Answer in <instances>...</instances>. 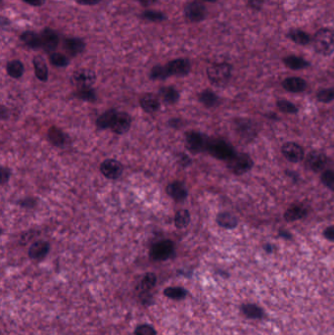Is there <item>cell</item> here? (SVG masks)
<instances>
[{
	"mask_svg": "<svg viewBox=\"0 0 334 335\" xmlns=\"http://www.w3.org/2000/svg\"><path fill=\"white\" fill-rule=\"evenodd\" d=\"M314 48L323 56L332 55L334 52V31L331 28H321L314 37Z\"/></svg>",
	"mask_w": 334,
	"mask_h": 335,
	"instance_id": "cell-1",
	"label": "cell"
},
{
	"mask_svg": "<svg viewBox=\"0 0 334 335\" xmlns=\"http://www.w3.org/2000/svg\"><path fill=\"white\" fill-rule=\"evenodd\" d=\"M207 76L211 84L216 86H224L230 80L231 66L227 63L213 64L207 69Z\"/></svg>",
	"mask_w": 334,
	"mask_h": 335,
	"instance_id": "cell-2",
	"label": "cell"
},
{
	"mask_svg": "<svg viewBox=\"0 0 334 335\" xmlns=\"http://www.w3.org/2000/svg\"><path fill=\"white\" fill-rule=\"evenodd\" d=\"M206 150L215 158L226 162L236 154L234 148L228 142L221 139L209 140Z\"/></svg>",
	"mask_w": 334,
	"mask_h": 335,
	"instance_id": "cell-3",
	"label": "cell"
},
{
	"mask_svg": "<svg viewBox=\"0 0 334 335\" xmlns=\"http://www.w3.org/2000/svg\"><path fill=\"white\" fill-rule=\"evenodd\" d=\"M233 131L243 143L252 142L258 134L257 126L249 119H238L233 122Z\"/></svg>",
	"mask_w": 334,
	"mask_h": 335,
	"instance_id": "cell-4",
	"label": "cell"
},
{
	"mask_svg": "<svg viewBox=\"0 0 334 335\" xmlns=\"http://www.w3.org/2000/svg\"><path fill=\"white\" fill-rule=\"evenodd\" d=\"M226 164L228 169L236 175H242L254 166L252 158L246 153H236Z\"/></svg>",
	"mask_w": 334,
	"mask_h": 335,
	"instance_id": "cell-5",
	"label": "cell"
},
{
	"mask_svg": "<svg viewBox=\"0 0 334 335\" xmlns=\"http://www.w3.org/2000/svg\"><path fill=\"white\" fill-rule=\"evenodd\" d=\"M208 141L209 140L204 135L196 132H190L187 133L185 137V147L189 152L197 154L207 149Z\"/></svg>",
	"mask_w": 334,
	"mask_h": 335,
	"instance_id": "cell-6",
	"label": "cell"
},
{
	"mask_svg": "<svg viewBox=\"0 0 334 335\" xmlns=\"http://www.w3.org/2000/svg\"><path fill=\"white\" fill-rule=\"evenodd\" d=\"M206 15H207L206 7L198 1L189 2L184 7L185 19L191 23L202 22L206 18Z\"/></svg>",
	"mask_w": 334,
	"mask_h": 335,
	"instance_id": "cell-7",
	"label": "cell"
},
{
	"mask_svg": "<svg viewBox=\"0 0 334 335\" xmlns=\"http://www.w3.org/2000/svg\"><path fill=\"white\" fill-rule=\"evenodd\" d=\"M71 81L78 88H88L95 84L96 74L90 69H78L74 72Z\"/></svg>",
	"mask_w": 334,
	"mask_h": 335,
	"instance_id": "cell-8",
	"label": "cell"
},
{
	"mask_svg": "<svg viewBox=\"0 0 334 335\" xmlns=\"http://www.w3.org/2000/svg\"><path fill=\"white\" fill-rule=\"evenodd\" d=\"M174 252L175 246L171 240H162L153 245L150 256L156 261H165L170 259L174 255Z\"/></svg>",
	"mask_w": 334,
	"mask_h": 335,
	"instance_id": "cell-9",
	"label": "cell"
},
{
	"mask_svg": "<svg viewBox=\"0 0 334 335\" xmlns=\"http://www.w3.org/2000/svg\"><path fill=\"white\" fill-rule=\"evenodd\" d=\"M41 48L48 53H53L59 44L58 33L50 28H45L40 33Z\"/></svg>",
	"mask_w": 334,
	"mask_h": 335,
	"instance_id": "cell-10",
	"label": "cell"
},
{
	"mask_svg": "<svg viewBox=\"0 0 334 335\" xmlns=\"http://www.w3.org/2000/svg\"><path fill=\"white\" fill-rule=\"evenodd\" d=\"M169 73L171 76L184 77L190 73L191 64L186 58H178L170 61L167 65Z\"/></svg>",
	"mask_w": 334,
	"mask_h": 335,
	"instance_id": "cell-11",
	"label": "cell"
},
{
	"mask_svg": "<svg viewBox=\"0 0 334 335\" xmlns=\"http://www.w3.org/2000/svg\"><path fill=\"white\" fill-rule=\"evenodd\" d=\"M282 155L292 163H299L304 159V149L295 142H286L281 148Z\"/></svg>",
	"mask_w": 334,
	"mask_h": 335,
	"instance_id": "cell-12",
	"label": "cell"
},
{
	"mask_svg": "<svg viewBox=\"0 0 334 335\" xmlns=\"http://www.w3.org/2000/svg\"><path fill=\"white\" fill-rule=\"evenodd\" d=\"M101 172L110 179H116L121 176L122 173V166L121 163L114 159H107L105 160L100 166Z\"/></svg>",
	"mask_w": 334,
	"mask_h": 335,
	"instance_id": "cell-13",
	"label": "cell"
},
{
	"mask_svg": "<svg viewBox=\"0 0 334 335\" xmlns=\"http://www.w3.org/2000/svg\"><path fill=\"white\" fill-rule=\"evenodd\" d=\"M328 162L327 156L319 151H312L306 158V166L313 171H320L326 167Z\"/></svg>",
	"mask_w": 334,
	"mask_h": 335,
	"instance_id": "cell-14",
	"label": "cell"
},
{
	"mask_svg": "<svg viewBox=\"0 0 334 335\" xmlns=\"http://www.w3.org/2000/svg\"><path fill=\"white\" fill-rule=\"evenodd\" d=\"M64 49L72 57L83 53L86 49V42L80 37H68L64 40Z\"/></svg>",
	"mask_w": 334,
	"mask_h": 335,
	"instance_id": "cell-15",
	"label": "cell"
},
{
	"mask_svg": "<svg viewBox=\"0 0 334 335\" xmlns=\"http://www.w3.org/2000/svg\"><path fill=\"white\" fill-rule=\"evenodd\" d=\"M130 126H131L130 116L124 112H121V113H117V116L114 120V123L111 129L115 134L123 135L128 132V130L130 129Z\"/></svg>",
	"mask_w": 334,
	"mask_h": 335,
	"instance_id": "cell-16",
	"label": "cell"
},
{
	"mask_svg": "<svg viewBox=\"0 0 334 335\" xmlns=\"http://www.w3.org/2000/svg\"><path fill=\"white\" fill-rule=\"evenodd\" d=\"M308 215V210L303 204H293L284 213V220L288 223L299 221Z\"/></svg>",
	"mask_w": 334,
	"mask_h": 335,
	"instance_id": "cell-17",
	"label": "cell"
},
{
	"mask_svg": "<svg viewBox=\"0 0 334 335\" xmlns=\"http://www.w3.org/2000/svg\"><path fill=\"white\" fill-rule=\"evenodd\" d=\"M167 193L171 198H173L177 202H182L186 199L188 195L187 188L181 181L171 182L167 186Z\"/></svg>",
	"mask_w": 334,
	"mask_h": 335,
	"instance_id": "cell-18",
	"label": "cell"
},
{
	"mask_svg": "<svg viewBox=\"0 0 334 335\" xmlns=\"http://www.w3.org/2000/svg\"><path fill=\"white\" fill-rule=\"evenodd\" d=\"M282 87L289 92L298 93V92H302L307 88V83L302 78L291 77V78L285 79L282 82Z\"/></svg>",
	"mask_w": 334,
	"mask_h": 335,
	"instance_id": "cell-19",
	"label": "cell"
},
{
	"mask_svg": "<svg viewBox=\"0 0 334 335\" xmlns=\"http://www.w3.org/2000/svg\"><path fill=\"white\" fill-rule=\"evenodd\" d=\"M34 73L36 78L41 82H46L48 80V68L45 60L42 56H34L32 59Z\"/></svg>",
	"mask_w": 334,
	"mask_h": 335,
	"instance_id": "cell-20",
	"label": "cell"
},
{
	"mask_svg": "<svg viewBox=\"0 0 334 335\" xmlns=\"http://www.w3.org/2000/svg\"><path fill=\"white\" fill-rule=\"evenodd\" d=\"M50 246L46 241H36L34 242L29 249V256L32 260H41L43 259L49 252Z\"/></svg>",
	"mask_w": 334,
	"mask_h": 335,
	"instance_id": "cell-21",
	"label": "cell"
},
{
	"mask_svg": "<svg viewBox=\"0 0 334 335\" xmlns=\"http://www.w3.org/2000/svg\"><path fill=\"white\" fill-rule=\"evenodd\" d=\"M20 39L22 40L25 45H27L30 49H39L41 48V38L40 34L32 31V30H27L23 32L20 36Z\"/></svg>",
	"mask_w": 334,
	"mask_h": 335,
	"instance_id": "cell-22",
	"label": "cell"
},
{
	"mask_svg": "<svg viewBox=\"0 0 334 335\" xmlns=\"http://www.w3.org/2000/svg\"><path fill=\"white\" fill-rule=\"evenodd\" d=\"M217 223L226 229H233L238 225V219L229 212H223L217 216Z\"/></svg>",
	"mask_w": 334,
	"mask_h": 335,
	"instance_id": "cell-23",
	"label": "cell"
},
{
	"mask_svg": "<svg viewBox=\"0 0 334 335\" xmlns=\"http://www.w3.org/2000/svg\"><path fill=\"white\" fill-rule=\"evenodd\" d=\"M141 108L149 114H153L159 110L160 102L159 99L153 94H146L140 99Z\"/></svg>",
	"mask_w": 334,
	"mask_h": 335,
	"instance_id": "cell-24",
	"label": "cell"
},
{
	"mask_svg": "<svg viewBox=\"0 0 334 335\" xmlns=\"http://www.w3.org/2000/svg\"><path fill=\"white\" fill-rule=\"evenodd\" d=\"M283 63L284 65L294 71L297 70H302V69H306L310 66V63L308 61H306L303 58L298 57V56H287L283 59Z\"/></svg>",
	"mask_w": 334,
	"mask_h": 335,
	"instance_id": "cell-25",
	"label": "cell"
},
{
	"mask_svg": "<svg viewBox=\"0 0 334 335\" xmlns=\"http://www.w3.org/2000/svg\"><path fill=\"white\" fill-rule=\"evenodd\" d=\"M160 95L163 99L164 102H166L167 104L173 105L175 103H177L180 99V93L179 91L172 86H167V87H162L160 89Z\"/></svg>",
	"mask_w": 334,
	"mask_h": 335,
	"instance_id": "cell-26",
	"label": "cell"
},
{
	"mask_svg": "<svg viewBox=\"0 0 334 335\" xmlns=\"http://www.w3.org/2000/svg\"><path fill=\"white\" fill-rule=\"evenodd\" d=\"M287 37L289 39H291L293 42H295L297 44H300V45H307L311 41L310 35L307 32H305L304 30L299 29V28L290 29L287 33Z\"/></svg>",
	"mask_w": 334,
	"mask_h": 335,
	"instance_id": "cell-27",
	"label": "cell"
},
{
	"mask_svg": "<svg viewBox=\"0 0 334 335\" xmlns=\"http://www.w3.org/2000/svg\"><path fill=\"white\" fill-rule=\"evenodd\" d=\"M117 113L118 112L115 111V110H108V111L103 113L97 119V122H96L97 128L100 129V130H105V129L111 128L113 123H114V120L117 116Z\"/></svg>",
	"mask_w": 334,
	"mask_h": 335,
	"instance_id": "cell-28",
	"label": "cell"
},
{
	"mask_svg": "<svg viewBox=\"0 0 334 335\" xmlns=\"http://www.w3.org/2000/svg\"><path fill=\"white\" fill-rule=\"evenodd\" d=\"M6 71L11 78L20 79L24 74V65L20 60H12L7 63Z\"/></svg>",
	"mask_w": 334,
	"mask_h": 335,
	"instance_id": "cell-29",
	"label": "cell"
},
{
	"mask_svg": "<svg viewBox=\"0 0 334 335\" xmlns=\"http://www.w3.org/2000/svg\"><path fill=\"white\" fill-rule=\"evenodd\" d=\"M199 101L206 107H215L219 104L218 95L210 89L202 91L199 95Z\"/></svg>",
	"mask_w": 334,
	"mask_h": 335,
	"instance_id": "cell-30",
	"label": "cell"
},
{
	"mask_svg": "<svg viewBox=\"0 0 334 335\" xmlns=\"http://www.w3.org/2000/svg\"><path fill=\"white\" fill-rule=\"evenodd\" d=\"M241 311L247 318L253 320L261 319L264 316L263 310L255 304H244L241 307Z\"/></svg>",
	"mask_w": 334,
	"mask_h": 335,
	"instance_id": "cell-31",
	"label": "cell"
},
{
	"mask_svg": "<svg viewBox=\"0 0 334 335\" xmlns=\"http://www.w3.org/2000/svg\"><path fill=\"white\" fill-rule=\"evenodd\" d=\"M156 281H157V279H156V276L154 274H152V273L146 274L139 283V290L141 291V294L149 293L151 291L152 288L155 286Z\"/></svg>",
	"mask_w": 334,
	"mask_h": 335,
	"instance_id": "cell-32",
	"label": "cell"
},
{
	"mask_svg": "<svg viewBox=\"0 0 334 335\" xmlns=\"http://www.w3.org/2000/svg\"><path fill=\"white\" fill-rule=\"evenodd\" d=\"M47 135H48L49 141L55 146H62L65 143L66 137H65L64 133L61 131L60 129H58L56 127H52L48 131Z\"/></svg>",
	"mask_w": 334,
	"mask_h": 335,
	"instance_id": "cell-33",
	"label": "cell"
},
{
	"mask_svg": "<svg viewBox=\"0 0 334 335\" xmlns=\"http://www.w3.org/2000/svg\"><path fill=\"white\" fill-rule=\"evenodd\" d=\"M187 293L182 287H168L164 290V295L173 300H182L186 297Z\"/></svg>",
	"mask_w": 334,
	"mask_h": 335,
	"instance_id": "cell-34",
	"label": "cell"
},
{
	"mask_svg": "<svg viewBox=\"0 0 334 335\" xmlns=\"http://www.w3.org/2000/svg\"><path fill=\"white\" fill-rule=\"evenodd\" d=\"M140 17L146 21L150 22H163L167 20L166 14L157 10H145L140 14Z\"/></svg>",
	"mask_w": 334,
	"mask_h": 335,
	"instance_id": "cell-35",
	"label": "cell"
},
{
	"mask_svg": "<svg viewBox=\"0 0 334 335\" xmlns=\"http://www.w3.org/2000/svg\"><path fill=\"white\" fill-rule=\"evenodd\" d=\"M150 79L152 80H166L169 78L171 75L169 73V70L167 66H162V65H156L154 66L150 71Z\"/></svg>",
	"mask_w": 334,
	"mask_h": 335,
	"instance_id": "cell-36",
	"label": "cell"
},
{
	"mask_svg": "<svg viewBox=\"0 0 334 335\" xmlns=\"http://www.w3.org/2000/svg\"><path fill=\"white\" fill-rule=\"evenodd\" d=\"M190 223V213L187 210H181L176 214L175 224L178 228H184Z\"/></svg>",
	"mask_w": 334,
	"mask_h": 335,
	"instance_id": "cell-37",
	"label": "cell"
},
{
	"mask_svg": "<svg viewBox=\"0 0 334 335\" xmlns=\"http://www.w3.org/2000/svg\"><path fill=\"white\" fill-rule=\"evenodd\" d=\"M49 61L50 63L58 68H63V67H67L70 63L69 58L62 53H58V52H53L50 53L49 55Z\"/></svg>",
	"mask_w": 334,
	"mask_h": 335,
	"instance_id": "cell-38",
	"label": "cell"
},
{
	"mask_svg": "<svg viewBox=\"0 0 334 335\" xmlns=\"http://www.w3.org/2000/svg\"><path fill=\"white\" fill-rule=\"evenodd\" d=\"M317 100L322 103H330L334 100V87L321 89L317 93Z\"/></svg>",
	"mask_w": 334,
	"mask_h": 335,
	"instance_id": "cell-39",
	"label": "cell"
},
{
	"mask_svg": "<svg viewBox=\"0 0 334 335\" xmlns=\"http://www.w3.org/2000/svg\"><path fill=\"white\" fill-rule=\"evenodd\" d=\"M76 96L80 99H83V100L89 101V102H93L96 99L95 91L91 87L78 88V91L76 92Z\"/></svg>",
	"mask_w": 334,
	"mask_h": 335,
	"instance_id": "cell-40",
	"label": "cell"
},
{
	"mask_svg": "<svg viewBox=\"0 0 334 335\" xmlns=\"http://www.w3.org/2000/svg\"><path fill=\"white\" fill-rule=\"evenodd\" d=\"M276 106L280 111L283 113H287V114H297L298 113L297 106L287 100H278L276 102Z\"/></svg>",
	"mask_w": 334,
	"mask_h": 335,
	"instance_id": "cell-41",
	"label": "cell"
},
{
	"mask_svg": "<svg viewBox=\"0 0 334 335\" xmlns=\"http://www.w3.org/2000/svg\"><path fill=\"white\" fill-rule=\"evenodd\" d=\"M322 182L327 186L329 189L334 191V171L332 169L326 170L323 172L321 176Z\"/></svg>",
	"mask_w": 334,
	"mask_h": 335,
	"instance_id": "cell-42",
	"label": "cell"
},
{
	"mask_svg": "<svg viewBox=\"0 0 334 335\" xmlns=\"http://www.w3.org/2000/svg\"><path fill=\"white\" fill-rule=\"evenodd\" d=\"M135 335H156V331L149 325L138 326L134 332Z\"/></svg>",
	"mask_w": 334,
	"mask_h": 335,
	"instance_id": "cell-43",
	"label": "cell"
},
{
	"mask_svg": "<svg viewBox=\"0 0 334 335\" xmlns=\"http://www.w3.org/2000/svg\"><path fill=\"white\" fill-rule=\"evenodd\" d=\"M263 3L264 0H248V6L255 11L261 10L263 7Z\"/></svg>",
	"mask_w": 334,
	"mask_h": 335,
	"instance_id": "cell-44",
	"label": "cell"
},
{
	"mask_svg": "<svg viewBox=\"0 0 334 335\" xmlns=\"http://www.w3.org/2000/svg\"><path fill=\"white\" fill-rule=\"evenodd\" d=\"M324 236L328 240L334 242V226H330V227L326 228L325 231H324Z\"/></svg>",
	"mask_w": 334,
	"mask_h": 335,
	"instance_id": "cell-45",
	"label": "cell"
},
{
	"mask_svg": "<svg viewBox=\"0 0 334 335\" xmlns=\"http://www.w3.org/2000/svg\"><path fill=\"white\" fill-rule=\"evenodd\" d=\"M10 177V171L5 167L1 168V183L5 184Z\"/></svg>",
	"mask_w": 334,
	"mask_h": 335,
	"instance_id": "cell-46",
	"label": "cell"
},
{
	"mask_svg": "<svg viewBox=\"0 0 334 335\" xmlns=\"http://www.w3.org/2000/svg\"><path fill=\"white\" fill-rule=\"evenodd\" d=\"M102 0H76V2L80 5H85V6H94L97 5L101 2Z\"/></svg>",
	"mask_w": 334,
	"mask_h": 335,
	"instance_id": "cell-47",
	"label": "cell"
},
{
	"mask_svg": "<svg viewBox=\"0 0 334 335\" xmlns=\"http://www.w3.org/2000/svg\"><path fill=\"white\" fill-rule=\"evenodd\" d=\"M28 4H30L31 6H34V7H40L42 5L45 4L46 0H22Z\"/></svg>",
	"mask_w": 334,
	"mask_h": 335,
	"instance_id": "cell-48",
	"label": "cell"
},
{
	"mask_svg": "<svg viewBox=\"0 0 334 335\" xmlns=\"http://www.w3.org/2000/svg\"><path fill=\"white\" fill-rule=\"evenodd\" d=\"M278 235H279V237L284 238V239H288V240L292 239V234H291L288 230H285V229H281V230H279Z\"/></svg>",
	"mask_w": 334,
	"mask_h": 335,
	"instance_id": "cell-49",
	"label": "cell"
},
{
	"mask_svg": "<svg viewBox=\"0 0 334 335\" xmlns=\"http://www.w3.org/2000/svg\"><path fill=\"white\" fill-rule=\"evenodd\" d=\"M180 160H181V164L184 167L190 165V163H191L190 158L188 156H186L185 154H181V159Z\"/></svg>",
	"mask_w": 334,
	"mask_h": 335,
	"instance_id": "cell-50",
	"label": "cell"
},
{
	"mask_svg": "<svg viewBox=\"0 0 334 335\" xmlns=\"http://www.w3.org/2000/svg\"><path fill=\"white\" fill-rule=\"evenodd\" d=\"M143 7H150L152 5L156 4L158 0H137Z\"/></svg>",
	"mask_w": 334,
	"mask_h": 335,
	"instance_id": "cell-51",
	"label": "cell"
},
{
	"mask_svg": "<svg viewBox=\"0 0 334 335\" xmlns=\"http://www.w3.org/2000/svg\"><path fill=\"white\" fill-rule=\"evenodd\" d=\"M264 250L267 252V253L271 254V253L273 252V245H271V244H266V245H264Z\"/></svg>",
	"mask_w": 334,
	"mask_h": 335,
	"instance_id": "cell-52",
	"label": "cell"
},
{
	"mask_svg": "<svg viewBox=\"0 0 334 335\" xmlns=\"http://www.w3.org/2000/svg\"><path fill=\"white\" fill-rule=\"evenodd\" d=\"M201 1H205V2H210V3H214V2H217L218 0H201Z\"/></svg>",
	"mask_w": 334,
	"mask_h": 335,
	"instance_id": "cell-53",
	"label": "cell"
},
{
	"mask_svg": "<svg viewBox=\"0 0 334 335\" xmlns=\"http://www.w3.org/2000/svg\"><path fill=\"white\" fill-rule=\"evenodd\" d=\"M75 1H76V0H75Z\"/></svg>",
	"mask_w": 334,
	"mask_h": 335,
	"instance_id": "cell-54",
	"label": "cell"
}]
</instances>
